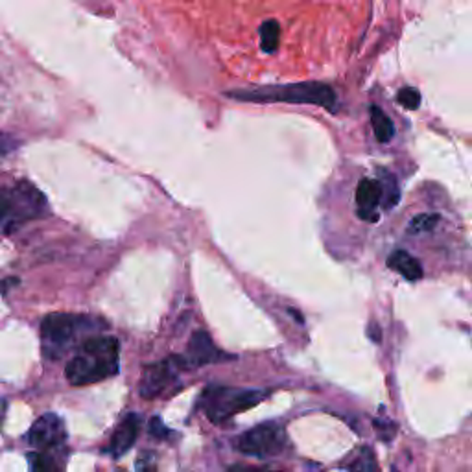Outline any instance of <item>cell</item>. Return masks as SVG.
Returning a JSON list of instances; mask_svg holds the SVG:
<instances>
[{"label": "cell", "instance_id": "obj_1", "mask_svg": "<svg viewBox=\"0 0 472 472\" xmlns=\"http://www.w3.org/2000/svg\"><path fill=\"white\" fill-rule=\"evenodd\" d=\"M121 369V343L111 336H93L84 341L76 357L67 364L65 377L73 386L96 384Z\"/></svg>", "mask_w": 472, "mask_h": 472}, {"label": "cell", "instance_id": "obj_2", "mask_svg": "<svg viewBox=\"0 0 472 472\" xmlns=\"http://www.w3.org/2000/svg\"><path fill=\"white\" fill-rule=\"evenodd\" d=\"M105 329V323L89 316L76 314H48L41 323L43 357L48 360H59L67 350L87 332Z\"/></svg>", "mask_w": 472, "mask_h": 472}, {"label": "cell", "instance_id": "obj_3", "mask_svg": "<svg viewBox=\"0 0 472 472\" xmlns=\"http://www.w3.org/2000/svg\"><path fill=\"white\" fill-rule=\"evenodd\" d=\"M229 98L242 102H286V103H314L334 111L338 105V98L332 87L318 82L291 84V85H275V87H261L251 91H229Z\"/></svg>", "mask_w": 472, "mask_h": 472}, {"label": "cell", "instance_id": "obj_4", "mask_svg": "<svg viewBox=\"0 0 472 472\" xmlns=\"http://www.w3.org/2000/svg\"><path fill=\"white\" fill-rule=\"evenodd\" d=\"M46 209L44 194L28 182L0 189V232H10L30 220L44 216Z\"/></svg>", "mask_w": 472, "mask_h": 472}, {"label": "cell", "instance_id": "obj_5", "mask_svg": "<svg viewBox=\"0 0 472 472\" xmlns=\"http://www.w3.org/2000/svg\"><path fill=\"white\" fill-rule=\"evenodd\" d=\"M266 391L261 389H236L223 386H211L202 395V408L211 423L221 425L266 398Z\"/></svg>", "mask_w": 472, "mask_h": 472}, {"label": "cell", "instance_id": "obj_6", "mask_svg": "<svg viewBox=\"0 0 472 472\" xmlns=\"http://www.w3.org/2000/svg\"><path fill=\"white\" fill-rule=\"evenodd\" d=\"M286 447V432L280 425L266 423L244 432L236 439V448L246 456L271 457L282 452Z\"/></svg>", "mask_w": 472, "mask_h": 472}, {"label": "cell", "instance_id": "obj_7", "mask_svg": "<svg viewBox=\"0 0 472 472\" xmlns=\"http://www.w3.org/2000/svg\"><path fill=\"white\" fill-rule=\"evenodd\" d=\"M185 368H187V362L183 357H172L164 362H157V364L144 368L141 384H139V393L144 398L159 397L175 380L177 373Z\"/></svg>", "mask_w": 472, "mask_h": 472}, {"label": "cell", "instance_id": "obj_8", "mask_svg": "<svg viewBox=\"0 0 472 472\" xmlns=\"http://www.w3.org/2000/svg\"><path fill=\"white\" fill-rule=\"evenodd\" d=\"M26 439L37 450H50V448L64 447L67 439L65 423L64 419H59L55 413H44V416H41L34 423Z\"/></svg>", "mask_w": 472, "mask_h": 472}, {"label": "cell", "instance_id": "obj_9", "mask_svg": "<svg viewBox=\"0 0 472 472\" xmlns=\"http://www.w3.org/2000/svg\"><path fill=\"white\" fill-rule=\"evenodd\" d=\"M225 359V354L214 345L211 336L205 330H198L192 334L187 349V368H202L207 364H214Z\"/></svg>", "mask_w": 472, "mask_h": 472}, {"label": "cell", "instance_id": "obj_10", "mask_svg": "<svg viewBox=\"0 0 472 472\" xmlns=\"http://www.w3.org/2000/svg\"><path fill=\"white\" fill-rule=\"evenodd\" d=\"M139 430H141V418H139V413L132 411L121 423H118L105 452L111 454L113 457H123L133 447V443L139 436Z\"/></svg>", "mask_w": 472, "mask_h": 472}, {"label": "cell", "instance_id": "obj_11", "mask_svg": "<svg viewBox=\"0 0 472 472\" xmlns=\"http://www.w3.org/2000/svg\"><path fill=\"white\" fill-rule=\"evenodd\" d=\"M382 202V187L380 182L366 180L360 182L359 189H357V207H359V216L369 223H375L379 220V212L377 207Z\"/></svg>", "mask_w": 472, "mask_h": 472}, {"label": "cell", "instance_id": "obj_12", "mask_svg": "<svg viewBox=\"0 0 472 472\" xmlns=\"http://www.w3.org/2000/svg\"><path fill=\"white\" fill-rule=\"evenodd\" d=\"M57 448H50V450H35L30 452L28 457V465H30V472H65V463H67V452Z\"/></svg>", "mask_w": 472, "mask_h": 472}, {"label": "cell", "instance_id": "obj_13", "mask_svg": "<svg viewBox=\"0 0 472 472\" xmlns=\"http://www.w3.org/2000/svg\"><path fill=\"white\" fill-rule=\"evenodd\" d=\"M388 266H389L391 270H395L397 273H400L406 280H411V282H416V280H419V279L423 277V266H421V262H419L416 257L406 253V251H402V250L393 251V253L389 255Z\"/></svg>", "mask_w": 472, "mask_h": 472}, {"label": "cell", "instance_id": "obj_14", "mask_svg": "<svg viewBox=\"0 0 472 472\" xmlns=\"http://www.w3.org/2000/svg\"><path fill=\"white\" fill-rule=\"evenodd\" d=\"M371 124H373V132H375V137L379 143L386 144L393 139L395 128H393L391 118L377 105L371 107Z\"/></svg>", "mask_w": 472, "mask_h": 472}, {"label": "cell", "instance_id": "obj_15", "mask_svg": "<svg viewBox=\"0 0 472 472\" xmlns=\"http://www.w3.org/2000/svg\"><path fill=\"white\" fill-rule=\"evenodd\" d=\"M349 472H380V467L377 463L375 452L369 447H362L357 456H354L349 465H347Z\"/></svg>", "mask_w": 472, "mask_h": 472}, {"label": "cell", "instance_id": "obj_16", "mask_svg": "<svg viewBox=\"0 0 472 472\" xmlns=\"http://www.w3.org/2000/svg\"><path fill=\"white\" fill-rule=\"evenodd\" d=\"M261 43H262V50L266 54H271L279 48V37H280V28L277 21H266L261 26Z\"/></svg>", "mask_w": 472, "mask_h": 472}, {"label": "cell", "instance_id": "obj_17", "mask_svg": "<svg viewBox=\"0 0 472 472\" xmlns=\"http://www.w3.org/2000/svg\"><path fill=\"white\" fill-rule=\"evenodd\" d=\"M441 221V216L436 212H425L413 218L408 225V232L409 234H421V232H430L434 231Z\"/></svg>", "mask_w": 472, "mask_h": 472}, {"label": "cell", "instance_id": "obj_18", "mask_svg": "<svg viewBox=\"0 0 472 472\" xmlns=\"http://www.w3.org/2000/svg\"><path fill=\"white\" fill-rule=\"evenodd\" d=\"M382 187V200H384V209H391L398 203V187L393 175H386V183H380Z\"/></svg>", "mask_w": 472, "mask_h": 472}, {"label": "cell", "instance_id": "obj_19", "mask_svg": "<svg viewBox=\"0 0 472 472\" xmlns=\"http://www.w3.org/2000/svg\"><path fill=\"white\" fill-rule=\"evenodd\" d=\"M398 103L409 111H416L419 109L421 105V94L413 89V87H404L398 91V96H397Z\"/></svg>", "mask_w": 472, "mask_h": 472}, {"label": "cell", "instance_id": "obj_20", "mask_svg": "<svg viewBox=\"0 0 472 472\" xmlns=\"http://www.w3.org/2000/svg\"><path fill=\"white\" fill-rule=\"evenodd\" d=\"M375 428L379 432V436L384 439V441H391L397 434V425L391 423V421H384V419H377L375 421Z\"/></svg>", "mask_w": 472, "mask_h": 472}, {"label": "cell", "instance_id": "obj_21", "mask_svg": "<svg viewBox=\"0 0 472 472\" xmlns=\"http://www.w3.org/2000/svg\"><path fill=\"white\" fill-rule=\"evenodd\" d=\"M150 434L155 438V439H168L170 436H172V432H170V428H166L164 427V423L159 419V418H153L152 421H150Z\"/></svg>", "mask_w": 472, "mask_h": 472}, {"label": "cell", "instance_id": "obj_22", "mask_svg": "<svg viewBox=\"0 0 472 472\" xmlns=\"http://www.w3.org/2000/svg\"><path fill=\"white\" fill-rule=\"evenodd\" d=\"M139 472H155V457L153 454H143L137 461Z\"/></svg>", "mask_w": 472, "mask_h": 472}, {"label": "cell", "instance_id": "obj_23", "mask_svg": "<svg viewBox=\"0 0 472 472\" xmlns=\"http://www.w3.org/2000/svg\"><path fill=\"white\" fill-rule=\"evenodd\" d=\"M19 146V143L5 133H0V153H10Z\"/></svg>", "mask_w": 472, "mask_h": 472}, {"label": "cell", "instance_id": "obj_24", "mask_svg": "<svg viewBox=\"0 0 472 472\" xmlns=\"http://www.w3.org/2000/svg\"><path fill=\"white\" fill-rule=\"evenodd\" d=\"M227 472H282V470H268V468H259V467H250V465H232V467H229Z\"/></svg>", "mask_w": 472, "mask_h": 472}, {"label": "cell", "instance_id": "obj_25", "mask_svg": "<svg viewBox=\"0 0 472 472\" xmlns=\"http://www.w3.org/2000/svg\"><path fill=\"white\" fill-rule=\"evenodd\" d=\"M369 338H371V341L380 343V339H382V332H380V327H379V325L371 323V327H369Z\"/></svg>", "mask_w": 472, "mask_h": 472}, {"label": "cell", "instance_id": "obj_26", "mask_svg": "<svg viewBox=\"0 0 472 472\" xmlns=\"http://www.w3.org/2000/svg\"><path fill=\"white\" fill-rule=\"evenodd\" d=\"M6 409H8V402L0 398V427H3L5 423V418H6Z\"/></svg>", "mask_w": 472, "mask_h": 472}]
</instances>
